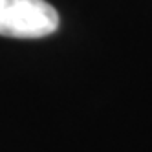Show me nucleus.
<instances>
[{
	"instance_id": "nucleus-1",
	"label": "nucleus",
	"mask_w": 152,
	"mask_h": 152,
	"mask_svg": "<svg viewBox=\"0 0 152 152\" xmlns=\"http://www.w3.org/2000/svg\"><path fill=\"white\" fill-rule=\"evenodd\" d=\"M59 28V13L46 0H0V35L40 39Z\"/></svg>"
}]
</instances>
